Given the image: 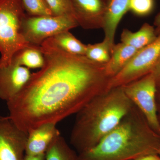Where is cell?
I'll use <instances>...</instances> for the list:
<instances>
[{
  "label": "cell",
  "instance_id": "1",
  "mask_svg": "<svg viewBox=\"0 0 160 160\" xmlns=\"http://www.w3.org/2000/svg\"><path fill=\"white\" fill-rule=\"evenodd\" d=\"M44 64L26 86L6 102L8 116L28 133L47 123L57 124L77 113L108 89L106 64L68 53L49 38L40 46Z\"/></svg>",
  "mask_w": 160,
  "mask_h": 160
},
{
  "label": "cell",
  "instance_id": "2",
  "mask_svg": "<svg viewBox=\"0 0 160 160\" xmlns=\"http://www.w3.org/2000/svg\"><path fill=\"white\" fill-rule=\"evenodd\" d=\"M160 152V135L137 107L94 147L78 154V160H135Z\"/></svg>",
  "mask_w": 160,
  "mask_h": 160
},
{
  "label": "cell",
  "instance_id": "3",
  "mask_svg": "<svg viewBox=\"0 0 160 160\" xmlns=\"http://www.w3.org/2000/svg\"><path fill=\"white\" fill-rule=\"evenodd\" d=\"M133 106L122 86L96 97L77 113L71 145L78 153L94 147L119 125Z\"/></svg>",
  "mask_w": 160,
  "mask_h": 160
},
{
  "label": "cell",
  "instance_id": "4",
  "mask_svg": "<svg viewBox=\"0 0 160 160\" xmlns=\"http://www.w3.org/2000/svg\"><path fill=\"white\" fill-rule=\"evenodd\" d=\"M26 15L21 0H0V67L10 65L17 52L31 46L21 32Z\"/></svg>",
  "mask_w": 160,
  "mask_h": 160
},
{
  "label": "cell",
  "instance_id": "5",
  "mask_svg": "<svg viewBox=\"0 0 160 160\" xmlns=\"http://www.w3.org/2000/svg\"><path fill=\"white\" fill-rule=\"evenodd\" d=\"M78 26L75 18L71 16H31L26 14L21 32L30 45L40 46L46 40Z\"/></svg>",
  "mask_w": 160,
  "mask_h": 160
},
{
  "label": "cell",
  "instance_id": "6",
  "mask_svg": "<svg viewBox=\"0 0 160 160\" xmlns=\"http://www.w3.org/2000/svg\"><path fill=\"white\" fill-rule=\"evenodd\" d=\"M127 96L142 112L149 126L160 135L156 96L157 85L151 73L122 86Z\"/></svg>",
  "mask_w": 160,
  "mask_h": 160
},
{
  "label": "cell",
  "instance_id": "7",
  "mask_svg": "<svg viewBox=\"0 0 160 160\" xmlns=\"http://www.w3.org/2000/svg\"><path fill=\"white\" fill-rule=\"evenodd\" d=\"M160 59V34L140 49L118 74L109 80L108 89L121 87L151 73Z\"/></svg>",
  "mask_w": 160,
  "mask_h": 160
},
{
  "label": "cell",
  "instance_id": "8",
  "mask_svg": "<svg viewBox=\"0 0 160 160\" xmlns=\"http://www.w3.org/2000/svg\"><path fill=\"white\" fill-rule=\"evenodd\" d=\"M28 133L9 116H0V160H23Z\"/></svg>",
  "mask_w": 160,
  "mask_h": 160
},
{
  "label": "cell",
  "instance_id": "9",
  "mask_svg": "<svg viewBox=\"0 0 160 160\" xmlns=\"http://www.w3.org/2000/svg\"><path fill=\"white\" fill-rule=\"evenodd\" d=\"M78 26L86 29H103L105 0H69Z\"/></svg>",
  "mask_w": 160,
  "mask_h": 160
},
{
  "label": "cell",
  "instance_id": "10",
  "mask_svg": "<svg viewBox=\"0 0 160 160\" xmlns=\"http://www.w3.org/2000/svg\"><path fill=\"white\" fill-rule=\"evenodd\" d=\"M31 75L29 69L15 63L0 67V99L7 102L15 97L26 86Z\"/></svg>",
  "mask_w": 160,
  "mask_h": 160
},
{
  "label": "cell",
  "instance_id": "11",
  "mask_svg": "<svg viewBox=\"0 0 160 160\" xmlns=\"http://www.w3.org/2000/svg\"><path fill=\"white\" fill-rule=\"evenodd\" d=\"M54 123H47L28 132L26 154H45L53 140L61 134Z\"/></svg>",
  "mask_w": 160,
  "mask_h": 160
},
{
  "label": "cell",
  "instance_id": "12",
  "mask_svg": "<svg viewBox=\"0 0 160 160\" xmlns=\"http://www.w3.org/2000/svg\"><path fill=\"white\" fill-rule=\"evenodd\" d=\"M103 29L105 38L112 47L114 46L117 29L124 16L129 11L130 0H106Z\"/></svg>",
  "mask_w": 160,
  "mask_h": 160
},
{
  "label": "cell",
  "instance_id": "13",
  "mask_svg": "<svg viewBox=\"0 0 160 160\" xmlns=\"http://www.w3.org/2000/svg\"><path fill=\"white\" fill-rule=\"evenodd\" d=\"M138 50L132 46L121 42L115 44L111 56L106 64V74L111 78L118 74L131 61Z\"/></svg>",
  "mask_w": 160,
  "mask_h": 160
},
{
  "label": "cell",
  "instance_id": "14",
  "mask_svg": "<svg viewBox=\"0 0 160 160\" xmlns=\"http://www.w3.org/2000/svg\"><path fill=\"white\" fill-rule=\"evenodd\" d=\"M157 37L154 26L146 23L135 32L127 29H123L121 35V41L139 50L154 42Z\"/></svg>",
  "mask_w": 160,
  "mask_h": 160
},
{
  "label": "cell",
  "instance_id": "15",
  "mask_svg": "<svg viewBox=\"0 0 160 160\" xmlns=\"http://www.w3.org/2000/svg\"><path fill=\"white\" fill-rule=\"evenodd\" d=\"M44 55L41 47L31 46L21 49L15 54L12 62L28 69H41L44 64Z\"/></svg>",
  "mask_w": 160,
  "mask_h": 160
},
{
  "label": "cell",
  "instance_id": "16",
  "mask_svg": "<svg viewBox=\"0 0 160 160\" xmlns=\"http://www.w3.org/2000/svg\"><path fill=\"white\" fill-rule=\"evenodd\" d=\"M45 160H78V154L70 148L60 134L46 152Z\"/></svg>",
  "mask_w": 160,
  "mask_h": 160
},
{
  "label": "cell",
  "instance_id": "17",
  "mask_svg": "<svg viewBox=\"0 0 160 160\" xmlns=\"http://www.w3.org/2000/svg\"><path fill=\"white\" fill-rule=\"evenodd\" d=\"M50 38L58 47L68 53L76 55H86V45L69 31L61 32Z\"/></svg>",
  "mask_w": 160,
  "mask_h": 160
},
{
  "label": "cell",
  "instance_id": "18",
  "mask_svg": "<svg viewBox=\"0 0 160 160\" xmlns=\"http://www.w3.org/2000/svg\"><path fill=\"white\" fill-rule=\"evenodd\" d=\"M112 48L109 41L104 38L101 42L86 45L85 56L95 62L106 64L110 59Z\"/></svg>",
  "mask_w": 160,
  "mask_h": 160
},
{
  "label": "cell",
  "instance_id": "19",
  "mask_svg": "<svg viewBox=\"0 0 160 160\" xmlns=\"http://www.w3.org/2000/svg\"><path fill=\"white\" fill-rule=\"evenodd\" d=\"M26 14L31 16L52 15L46 0H21Z\"/></svg>",
  "mask_w": 160,
  "mask_h": 160
},
{
  "label": "cell",
  "instance_id": "20",
  "mask_svg": "<svg viewBox=\"0 0 160 160\" xmlns=\"http://www.w3.org/2000/svg\"><path fill=\"white\" fill-rule=\"evenodd\" d=\"M155 0H130L129 11L139 17L151 14L154 10Z\"/></svg>",
  "mask_w": 160,
  "mask_h": 160
},
{
  "label": "cell",
  "instance_id": "21",
  "mask_svg": "<svg viewBox=\"0 0 160 160\" xmlns=\"http://www.w3.org/2000/svg\"><path fill=\"white\" fill-rule=\"evenodd\" d=\"M46 1L52 12V15H69L74 18L69 0H46Z\"/></svg>",
  "mask_w": 160,
  "mask_h": 160
},
{
  "label": "cell",
  "instance_id": "22",
  "mask_svg": "<svg viewBox=\"0 0 160 160\" xmlns=\"http://www.w3.org/2000/svg\"><path fill=\"white\" fill-rule=\"evenodd\" d=\"M151 73L155 79L157 88H160V59Z\"/></svg>",
  "mask_w": 160,
  "mask_h": 160
},
{
  "label": "cell",
  "instance_id": "23",
  "mask_svg": "<svg viewBox=\"0 0 160 160\" xmlns=\"http://www.w3.org/2000/svg\"><path fill=\"white\" fill-rule=\"evenodd\" d=\"M23 160H45V154L37 155L25 154Z\"/></svg>",
  "mask_w": 160,
  "mask_h": 160
},
{
  "label": "cell",
  "instance_id": "24",
  "mask_svg": "<svg viewBox=\"0 0 160 160\" xmlns=\"http://www.w3.org/2000/svg\"><path fill=\"white\" fill-rule=\"evenodd\" d=\"M154 27L157 35L158 36L160 34V11L155 18Z\"/></svg>",
  "mask_w": 160,
  "mask_h": 160
},
{
  "label": "cell",
  "instance_id": "25",
  "mask_svg": "<svg viewBox=\"0 0 160 160\" xmlns=\"http://www.w3.org/2000/svg\"><path fill=\"white\" fill-rule=\"evenodd\" d=\"M135 160H160V156L158 154H149L141 157Z\"/></svg>",
  "mask_w": 160,
  "mask_h": 160
},
{
  "label": "cell",
  "instance_id": "26",
  "mask_svg": "<svg viewBox=\"0 0 160 160\" xmlns=\"http://www.w3.org/2000/svg\"><path fill=\"white\" fill-rule=\"evenodd\" d=\"M156 101L158 112V114H160V88H158L156 96Z\"/></svg>",
  "mask_w": 160,
  "mask_h": 160
},
{
  "label": "cell",
  "instance_id": "27",
  "mask_svg": "<svg viewBox=\"0 0 160 160\" xmlns=\"http://www.w3.org/2000/svg\"><path fill=\"white\" fill-rule=\"evenodd\" d=\"M158 117L159 119L160 122V114H158Z\"/></svg>",
  "mask_w": 160,
  "mask_h": 160
},
{
  "label": "cell",
  "instance_id": "28",
  "mask_svg": "<svg viewBox=\"0 0 160 160\" xmlns=\"http://www.w3.org/2000/svg\"><path fill=\"white\" fill-rule=\"evenodd\" d=\"M159 156H160V152H159Z\"/></svg>",
  "mask_w": 160,
  "mask_h": 160
},
{
  "label": "cell",
  "instance_id": "29",
  "mask_svg": "<svg viewBox=\"0 0 160 160\" xmlns=\"http://www.w3.org/2000/svg\"><path fill=\"white\" fill-rule=\"evenodd\" d=\"M105 1H106V0H105Z\"/></svg>",
  "mask_w": 160,
  "mask_h": 160
}]
</instances>
